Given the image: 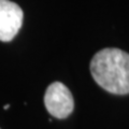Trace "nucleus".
<instances>
[{
	"instance_id": "obj_1",
	"label": "nucleus",
	"mask_w": 129,
	"mask_h": 129,
	"mask_svg": "<svg viewBox=\"0 0 129 129\" xmlns=\"http://www.w3.org/2000/svg\"><path fill=\"white\" fill-rule=\"evenodd\" d=\"M90 73L98 85L111 94H129V54L109 47L97 52L90 60Z\"/></svg>"
},
{
	"instance_id": "obj_2",
	"label": "nucleus",
	"mask_w": 129,
	"mask_h": 129,
	"mask_svg": "<svg viewBox=\"0 0 129 129\" xmlns=\"http://www.w3.org/2000/svg\"><path fill=\"white\" fill-rule=\"evenodd\" d=\"M44 104L47 112L58 119L67 118L74 109L71 91L60 82H54L47 87L44 95Z\"/></svg>"
},
{
	"instance_id": "obj_3",
	"label": "nucleus",
	"mask_w": 129,
	"mask_h": 129,
	"mask_svg": "<svg viewBox=\"0 0 129 129\" xmlns=\"http://www.w3.org/2000/svg\"><path fill=\"white\" fill-rule=\"evenodd\" d=\"M22 8L10 0H0V41L9 42L17 35L23 24Z\"/></svg>"
},
{
	"instance_id": "obj_4",
	"label": "nucleus",
	"mask_w": 129,
	"mask_h": 129,
	"mask_svg": "<svg viewBox=\"0 0 129 129\" xmlns=\"http://www.w3.org/2000/svg\"><path fill=\"white\" fill-rule=\"evenodd\" d=\"M10 108V104H7V106H5V110H7V109Z\"/></svg>"
}]
</instances>
